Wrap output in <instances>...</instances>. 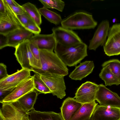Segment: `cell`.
<instances>
[{"mask_svg": "<svg viewBox=\"0 0 120 120\" xmlns=\"http://www.w3.org/2000/svg\"><path fill=\"white\" fill-rule=\"evenodd\" d=\"M0 49L8 46L7 39L6 35L0 34Z\"/></svg>", "mask_w": 120, "mask_h": 120, "instance_id": "obj_34", "label": "cell"}, {"mask_svg": "<svg viewBox=\"0 0 120 120\" xmlns=\"http://www.w3.org/2000/svg\"><path fill=\"white\" fill-rule=\"evenodd\" d=\"M22 6L36 24L39 26L41 24L42 20L41 15L38 9L34 4L29 2L24 4Z\"/></svg>", "mask_w": 120, "mask_h": 120, "instance_id": "obj_24", "label": "cell"}, {"mask_svg": "<svg viewBox=\"0 0 120 120\" xmlns=\"http://www.w3.org/2000/svg\"><path fill=\"white\" fill-rule=\"evenodd\" d=\"M10 7L16 15L23 14L26 12L22 6L20 5L18 6Z\"/></svg>", "mask_w": 120, "mask_h": 120, "instance_id": "obj_33", "label": "cell"}, {"mask_svg": "<svg viewBox=\"0 0 120 120\" xmlns=\"http://www.w3.org/2000/svg\"><path fill=\"white\" fill-rule=\"evenodd\" d=\"M14 89H11L6 90L0 89V101L11 93Z\"/></svg>", "mask_w": 120, "mask_h": 120, "instance_id": "obj_35", "label": "cell"}, {"mask_svg": "<svg viewBox=\"0 0 120 120\" xmlns=\"http://www.w3.org/2000/svg\"><path fill=\"white\" fill-rule=\"evenodd\" d=\"M30 120H64L60 113L41 112L34 109L28 112Z\"/></svg>", "mask_w": 120, "mask_h": 120, "instance_id": "obj_21", "label": "cell"}, {"mask_svg": "<svg viewBox=\"0 0 120 120\" xmlns=\"http://www.w3.org/2000/svg\"><path fill=\"white\" fill-rule=\"evenodd\" d=\"M115 19H113V22H115Z\"/></svg>", "mask_w": 120, "mask_h": 120, "instance_id": "obj_39", "label": "cell"}, {"mask_svg": "<svg viewBox=\"0 0 120 120\" xmlns=\"http://www.w3.org/2000/svg\"><path fill=\"white\" fill-rule=\"evenodd\" d=\"M95 101L83 104L69 120H89L91 118L96 105Z\"/></svg>", "mask_w": 120, "mask_h": 120, "instance_id": "obj_20", "label": "cell"}, {"mask_svg": "<svg viewBox=\"0 0 120 120\" xmlns=\"http://www.w3.org/2000/svg\"><path fill=\"white\" fill-rule=\"evenodd\" d=\"M87 46L83 42L68 45L56 42L55 53L66 66H75L88 56Z\"/></svg>", "mask_w": 120, "mask_h": 120, "instance_id": "obj_2", "label": "cell"}, {"mask_svg": "<svg viewBox=\"0 0 120 120\" xmlns=\"http://www.w3.org/2000/svg\"><path fill=\"white\" fill-rule=\"evenodd\" d=\"M10 6H17L19 5L15 0H5Z\"/></svg>", "mask_w": 120, "mask_h": 120, "instance_id": "obj_37", "label": "cell"}, {"mask_svg": "<svg viewBox=\"0 0 120 120\" xmlns=\"http://www.w3.org/2000/svg\"><path fill=\"white\" fill-rule=\"evenodd\" d=\"M30 40L34 41L40 50L53 51L56 44L53 34H49L34 35Z\"/></svg>", "mask_w": 120, "mask_h": 120, "instance_id": "obj_18", "label": "cell"}, {"mask_svg": "<svg viewBox=\"0 0 120 120\" xmlns=\"http://www.w3.org/2000/svg\"><path fill=\"white\" fill-rule=\"evenodd\" d=\"M100 78L103 80L106 86L120 84V81L118 78L111 71L108 66L102 67L99 74Z\"/></svg>", "mask_w": 120, "mask_h": 120, "instance_id": "obj_23", "label": "cell"}, {"mask_svg": "<svg viewBox=\"0 0 120 120\" xmlns=\"http://www.w3.org/2000/svg\"><path fill=\"white\" fill-rule=\"evenodd\" d=\"M31 71L22 68L14 73L8 75L0 80V89L6 90L15 89L18 85L24 81L32 77Z\"/></svg>", "mask_w": 120, "mask_h": 120, "instance_id": "obj_12", "label": "cell"}, {"mask_svg": "<svg viewBox=\"0 0 120 120\" xmlns=\"http://www.w3.org/2000/svg\"><path fill=\"white\" fill-rule=\"evenodd\" d=\"M56 42L64 45L74 44L82 42L78 35L72 30L62 26L52 29Z\"/></svg>", "mask_w": 120, "mask_h": 120, "instance_id": "obj_10", "label": "cell"}, {"mask_svg": "<svg viewBox=\"0 0 120 120\" xmlns=\"http://www.w3.org/2000/svg\"><path fill=\"white\" fill-rule=\"evenodd\" d=\"M29 44V40H27L19 45L15 48L14 54L22 68L31 71L33 68L39 69L40 68L32 55Z\"/></svg>", "mask_w": 120, "mask_h": 120, "instance_id": "obj_4", "label": "cell"}, {"mask_svg": "<svg viewBox=\"0 0 120 120\" xmlns=\"http://www.w3.org/2000/svg\"><path fill=\"white\" fill-rule=\"evenodd\" d=\"M61 26L71 30L94 29L97 22L92 15L86 12H76L62 20Z\"/></svg>", "mask_w": 120, "mask_h": 120, "instance_id": "obj_3", "label": "cell"}, {"mask_svg": "<svg viewBox=\"0 0 120 120\" xmlns=\"http://www.w3.org/2000/svg\"><path fill=\"white\" fill-rule=\"evenodd\" d=\"M41 68H32V71L39 75L65 76L68 74L66 66L53 51L40 50Z\"/></svg>", "mask_w": 120, "mask_h": 120, "instance_id": "obj_1", "label": "cell"}, {"mask_svg": "<svg viewBox=\"0 0 120 120\" xmlns=\"http://www.w3.org/2000/svg\"><path fill=\"white\" fill-rule=\"evenodd\" d=\"M38 93L34 90L25 94L17 101L21 107L27 112L35 109L34 105L36 102Z\"/></svg>", "mask_w": 120, "mask_h": 120, "instance_id": "obj_22", "label": "cell"}, {"mask_svg": "<svg viewBox=\"0 0 120 120\" xmlns=\"http://www.w3.org/2000/svg\"><path fill=\"white\" fill-rule=\"evenodd\" d=\"M99 85L90 81L82 83L78 89L74 98L83 104L95 101V97Z\"/></svg>", "mask_w": 120, "mask_h": 120, "instance_id": "obj_11", "label": "cell"}, {"mask_svg": "<svg viewBox=\"0 0 120 120\" xmlns=\"http://www.w3.org/2000/svg\"><path fill=\"white\" fill-rule=\"evenodd\" d=\"M22 26L23 27L25 25L30 23H35L33 20L26 12L24 14L17 15Z\"/></svg>", "mask_w": 120, "mask_h": 120, "instance_id": "obj_30", "label": "cell"}, {"mask_svg": "<svg viewBox=\"0 0 120 120\" xmlns=\"http://www.w3.org/2000/svg\"><path fill=\"white\" fill-rule=\"evenodd\" d=\"M94 67L93 61H86L80 63L79 65L75 66L69 77L73 80H81L92 72Z\"/></svg>", "mask_w": 120, "mask_h": 120, "instance_id": "obj_19", "label": "cell"}, {"mask_svg": "<svg viewBox=\"0 0 120 120\" xmlns=\"http://www.w3.org/2000/svg\"><path fill=\"white\" fill-rule=\"evenodd\" d=\"M6 68V65L3 63L0 64V80L5 79L8 75Z\"/></svg>", "mask_w": 120, "mask_h": 120, "instance_id": "obj_32", "label": "cell"}, {"mask_svg": "<svg viewBox=\"0 0 120 120\" xmlns=\"http://www.w3.org/2000/svg\"><path fill=\"white\" fill-rule=\"evenodd\" d=\"M108 65L111 71L115 75L120 81V61L118 59L110 60L104 63L102 67Z\"/></svg>", "mask_w": 120, "mask_h": 120, "instance_id": "obj_28", "label": "cell"}, {"mask_svg": "<svg viewBox=\"0 0 120 120\" xmlns=\"http://www.w3.org/2000/svg\"><path fill=\"white\" fill-rule=\"evenodd\" d=\"M6 8L3 0H0V15L4 14L6 12Z\"/></svg>", "mask_w": 120, "mask_h": 120, "instance_id": "obj_36", "label": "cell"}, {"mask_svg": "<svg viewBox=\"0 0 120 120\" xmlns=\"http://www.w3.org/2000/svg\"><path fill=\"white\" fill-rule=\"evenodd\" d=\"M3 1L6 10L4 14L0 15V34L5 35L22 27L16 15L5 0Z\"/></svg>", "mask_w": 120, "mask_h": 120, "instance_id": "obj_5", "label": "cell"}, {"mask_svg": "<svg viewBox=\"0 0 120 120\" xmlns=\"http://www.w3.org/2000/svg\"><path fill=\"white\" fill-rule=\"evenodd\" d=\"M108 36L103 46L105 54L109 56L120 55V23L113 25Z\"/></svg>", "mask_w": 120, "mask_h": 120, "instance_id": "obj_6", "label": "cell"}, {"mask_svg": "<svg viewBox=\"0 0 120 120\" xmlns=\"http://www.w3.org/2000/svg\"><path fill=\"white\" fill-rule=\"evenodd\" d=\"M33 34L24 28L21 27L5 35L8 46L15 48L24 41L30 40Z\"/></svg>", "mask_w": 120, "mask_h": 120, "instance_id": "obj_16", "label": "cell"}, {"mask_svg": "<svg viewBox=\"0 0 120 120\" xmlns=\"http://www.w3.org/2000/svg\"><path fill=\"white\" fill-rule=\"evenodd\" d=\"M89 120H93L92 119V118L91 117V118H90V119Z\"/></svg>", "mask_w": 120, "mask_h": 120, "instance_id": "obj_40", "label": "cell"}, {"mask_svg": "<svg viewBox=\"0 0 120 120\" xmlns=\"http://www.w3.org/2000/svg\"><path fill=\"white\" fill-rule=\"evenodd\" d=\"M29 47L32 56L37 61L40 68H41L40 61V49L37 45L33 41L29 40Z\"/></svg>", "mask_w": 120, "mask_h": 120, "instance_id": "obj_29", "label": "cell"}, {"mask_svg": "<svg viewBox=\"0 0 120 120\" xmlns=\"http://www.w3.org/2000/svg\"><path fill=\"white\" fill-rule=\"evenodd\" d=\"M41 15L50 22L56 25L61 23L62 20L60 16L43 7L39 9Z\"/></svg>", "mask_w": 120, "mask_h": 120, "instance_id": "obj_25", "label": "cell"}, {"mask_svg": "<svg viewBox=\"0 0 120 120\" xmlns=\"http://www.w3.org/2000/svg\"><path fill=\"white\" fill-rule=\"evenodd\" d=\"M34 90L32 76L17 86L11 93L0 101V103L3 104L16 101L25 94Z\"/></svg>", "mask_w": 120, "mask_h": 120, "instance_id": "obj_13", "label": "cell"}, {"mask_svg": "<svg viewBox=\"0 0 120 120\" xmlns=\"http://www.w3.org/2000/svg\"><path fill=\"white\" fill-rule=\"evenodd\" d=\"M41 77L53 95L61 99L66 96L64 76L51 75H41Z\"/></svg>", "mask_w": 120, "mask_h": 120, "instance_id": "obj_8", "label": "cell"}, {"mask_svg": "<svg viewBox=\"0 0 120 120\" xmlns=\"http://www.w3.org/2000/svg\"><path fill=\"white\" fill-rule=\"evenodd\" d=\"M0 120H4L3 114L1 111H0Z\"/></svg>", "mask_w": 120, "mask_h": 120, "instance_id": "obj_38", "label": "cell"}, {"mask_svg": "<svg viewBox=\"0 0 120 120\" xmlns=\"http://www.w3.org/2000/svg\"><path fill=\"white\" fill-rule=\"evenodd\" d=\"M35 90L39 93L46 94L51 93L46 84L41 79L40 75L35 74L32 76Z\"/></svg>", "mask_w": 120, "mask_h": 120, "instance_id": "obj_26", "label": "cell"}, {"mask_svg": "<svg viewBox=\"0 0 120 120\" xmlns=\"http://www.w3.org/2000/svg\"><path fill=\"white\" fill-rule=\"evenodd\" d=\"M109 23L107 20L102 21L98 26L92 38L90 40L88 47L90 50H95L100 46L106 42L109 29Z\"/></svg>", "mask_w": 120, "mask_h": 120, "instance_id": "obj_15", "label": "cell"}, {"mask_svg": "<svg viewBox=\"0 0 120 120\" xmlns=\"http://www.w3.org/2000/svg\"><path fill=\"white\" fill-rule=\"evenodd\" d=\"M44 7L48 8L55 9L62 12L64 8V2L61 0H39Z\"/></svg>", "mask_w": 120, "mask_h": 120, "instance_id": "obj_27", "label": "cell"}, {"mask_svg": "<svg viewBox=\"0 0 120 120\" xmlns=\"http://www.w3.org/2000/svg\"><path fill=\"white\" fill-rule=\"evenodd\" d=\"M0 111L4 120H30L28 112L24 110L17 101L3 104Z\"/></svg>", "mask_w": 120, "mask_h": 120, "instance_id": "obj_7", "label": "cell"}, {"mask_svg": "<svg viewBox=\"0 0 120 120\" xmlns=\"http://www.w3.org/2000/svg\"><path fill=\"white\" fill-rule=\"evenodd\" d=\"M23 27L32 33L34 35L39 34L41 30L39 26L35 23H30L25 26Z\"/></svg>", "mask_w": 120, "mask_h": 120, "instance_id": "obj_31", "label": "cell"}, {"mask_svg": "<svg viewBox=\"0 0 120 120\" xmlns=\"http://www.w3.org/2000/svg\"><path fill=\"white\" fill-rule=\"evenodd\" d=\"M83 104L74 98L68 97L65 99L60 108L64 120H69Z\"/></svg>", "mask_w": 120, "mask_h": 120, "instance_id": "obj_17", "label": "cell"}, {"mask_svg": "<svg viewBox=\"0 0 120 120\" xmlns=\"http://www.w3.org/2000/svg\"><path fill=\"white\" fill-rule=\"evenodd\" d=\"M91 117L93 120H120V107L98 104Z\"/></svg>", "mask_w": 120, "mask_h": 120, "instance_id": "obj_14", "label": "cell"}, {"mask_svg": "<svg viewBox=\"0 0 120 120\" xmlns=\"http://www.w3.org/2000/svg\"><path fill=\"white\" fill-rule=\"evenodd\" d=\"M95 100L101 106L120 107V97L102 84L99 85Z\"/></svg>", "mask_w": 120, "mask_h": 120, "instance_id": "obj_9", "label": "cell"}]
</instances>
